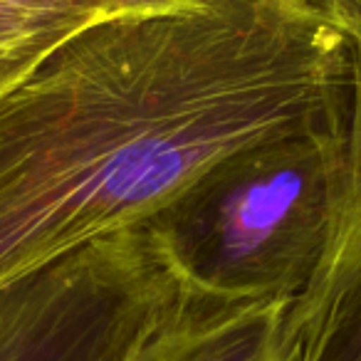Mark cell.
I'll return each instance as SVG.
<instances>
[{"label":"cell","mask_w":361,"mask_h":361,"mask_svg":"<svg viewBox=\"0 0 361 361\" xmlns=\"http://www.w3.org/2000/svg\"><path fill=\"white\" fill-rule=\"evenodd\" d=\"M326 121L218 161L151 221L193 287L290 302L305 290L329 223Z\"/></svg>","instance_id":"obj_1"},{"label":"cell","mask_w":361,"mask_h":361,"mask_svg":"<svg viewBox=\"0 0 361 361\" xmlns=\"http://www.w3.org/2000/svg\"><path fill=\"white\" fill-rule=\"evenodd\" d=\"M186 290L154 223L114 233L0 292V361H124Z\"/></svg>","instance_id":"obj_2"},{"label":"cell","mask_w":361,"mask_h":361,"mask_svg":"<svg viewBox=\"0 0 361 361\" xmlns=\"http://www.w3.org/2000/svg\"><path fill=\"white\" fill-rule=\"evenodd\" d=\"M346 37V80L326 121L324 247L307 287L287 310L295 361H361V35Z\"/></svg>","instance_id":"obj_3"},{"label":"cell","mask_w":361,"mask_h":361,"mask_svg":"<svg viewBox=\"0 0 361 361\" xmlns=\"http://www.w3.org/2000/svg\"><path fill=\"white\" fill-rule=\"evenodd\" d=\"M111 20L104 0H0V97L72 37Z\"/></svg>","instance_id":"obj_5"},{"label":"cell","mask_w":361,"mask_h":361,"mask_svg":"<svg viewBox=\"0 0 361 361\" xmlns=\"http://www.w3.org/2000/svg\"><path fill=\"white\" fill-rule=\"evenodd\" d=\"M213 0H104L114 20L124 18H169L188 16L211 6Z\"/></svg>","instance_id":"obj_6"},{"label":"cell","mask_w":361,"mask_h":361,"mask_svg":"<svg viewBox=\"0 0 361 361\" xmlns=\"http://www.w3.org/2000/svg\"><path fill=\"white\" fill-rule=\"evenodd\" d=\"M314 3L346 35H361V0H314Z\"/></svg>","instance_id":"obj_7"},{"label":"cell","mask_w":361,"mask_h":361,"mask_svg":"<svg viewBox=\"0 0 361 361\" xmlns=\"http://www.w3.org/2000/svg\"><path fill=\"white\" fill-rule=\"evenodd\" d=\"M287 310L290 300H228L188 285L124 361H295Z\"/></svg>","instance_id":"obj_4"}]
</instances>
